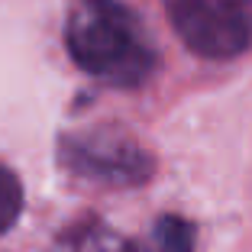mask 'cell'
<instances>
[{"mask_svg": "<svg viewBox=\"0 0 252 252\" xmlns=\"http://www.w3.org/2000/svg\"><path fill=\"white\" fill-rule=\"evenodd\" d=\"M59 158L71 175L104 188H136L152 175V156L133 136L110 126L65 136Z\"/></svg>", "mask_w": 252, "mask_h": 252, "instance_id": "cell-3", "label": "cell"}, {"mask_svg": "<svg viewBox=\"0 0 252 252\" xmlns=\"http://www.w3.org/2000/svg\"><path fill=\"white\" fill-rule=\"evenodd\" d=\"M74 65L113 88H139L156 71V45L142 20L120 0H78L65 23Z\"/></svg>", "mask_w": 252, "mask_h": 252, "instance_id": "cell-1", "label": "cell"}, {"mask_svg": "<svg viewBox=\"0 0 252 252\" xmlns=\"http://www.w3.org/2000/svg\"><path fill=\"white\" fill-rule=\"evenodd\" d=\"M165 13L200 59L226 62L252 45V0H165Z\"/></svg>", "mask_w": 252, "mask_h": 252, "instance_id": "cell-2", "label": "cell"}, {"mask_svg": "<svg viewBox=\"0 0 252 252\" xmlns=\"http://www.w3.org/2000/svg\"><path fill=\"white\" fill-rule=\"evenodd\" d=\"M52 252H133V246L126 243L117 230H110L107 223L88 217V220L71 223L55 239Z\"/></svg>", "mask_w": 252, "mask_h": 252, "instance_id": "cell-4", "label": "cell"}, {"mask_svg": "<svg viewBox=\"0 0 252 252\" xmlns=\"http://www.w3.org/2000/svg\"><path fill=\"white\" fill-rule=\"evenodd\" d=\"M152 252H194V226L185 217H158L152 230Z\"/></svg>", "mask_w": 252, "mask_h": 252, "instance_id": "cell-5", "label": "cell"}, {"mask_svg": "<svg viewBox=\"0 0 252 252\" xmlns=\"http://www.w3.org/2000/svg\"><path fill=\"white\" fill-rule=\"evenodd\" d=\"M23 210V185L7 165H0V233H7Z\"/></svg>", "mask_w": 252, "mask_h": 252, "instance_id": "cell-6", "label": "cell"}]
</instances>
